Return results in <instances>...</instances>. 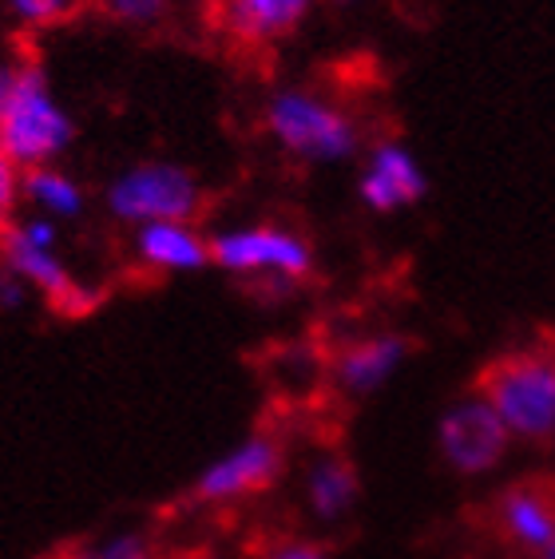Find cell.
<instances>
[{
  "mask_svg": "<svg viewBox=\"0 0 555 559\" xmlns=\"http://www.w3.org/2000/svg\"><path fill=\"white\" fill-rule=\"evenodd\" d=\"M75 140V123L52 96L48 72L36 60L16 68V87L4 116H0V147L9 151L12 159L28 167H44L56 155H64Z\"/></svg>",
  "mask_w": 555,
  "mask_h": 559,
  "instance_id": "1",
  "label": "cell"
},
{
  "mask_svg": "<svg viewBox=\"0 0 555 559\" xmlns=\"http://www.w3.org/2000/svg\"><path fill=\"white\" fill-rule=\"evenodd\" d=\"M481 393L500 413L520 441L555 437V357L552 354H508L481 373Z\"/></svg>",
  "mask_w": 555,
  "mask_h": 559,
  "instance_id": "2",
  "label": "cell"
},
{
  "mask_svg": "<svg viewBox=\"0 0 555 559\" xmlns=\"http://www.w3.org/2000/svg\"><path fill=\"white\" fill-rule=\"evenodd\" d=\"M267 131L286 151L310 163H345L350 155H357V143H362L357 123L345 111L302 87H286L270 96Z\"/></svg>",
  "mask_w": 555,
  "mask_h": 559,
  "instance_id": "3",
  "label": "cell"
},
{
  "mask_svg": "<svg viewBox=\"0 0 555 559\" xmlns=\"http://www.w3.org/2000/svg\"><path fill=\"white\" fill-rule=\"evenodd\" d=\"M104 203L107 215L128 226L187 223L194 218L203 194H199V179L179 163H135L111 179Z\"/></svg>",
  "mask_w": 555,
  "mask_h": 559,
  "instance_id": "4",
  "label": "cell"
},
{
  "mask_svg": "<svg viewBox=\"0 0 555 559\" xmlns=\"http://www.w3.org/2000/svg\"><path fill=\"white\" fill-rule=\"evenodd\" d=\"M512 444V432L492 409L484 393L452 401L437 420V449L452 473L460 476H484L504 461V452Z\"/></svg>",
  "mask_w": 555,
  "mask_h": 559,
  "instance_id": "5",
  "label": "cell"
},
{
  "mask_svg": "<svg viewBox=\"0 0 555 559\" xmlns=\"http://www.w3.org/2000/svg\"><path fill=\"white\" fill-rule=\"evenodd\" d=\"M211 262L226 274H278L282 282L310 278V242L282 226H243L211 238Z\"/></svg>",
  "mask_w": 555,
  "mask_h": 559,
  "instance_id": "6",
  "label": "cell"
},
{
  "mask_svg": "<svg viewBox=\"0 0 555 559\" xmlns=\"http://www.w3.org/2000/svg\"><path fill=\"white\" fill-rule=\"evenodd\" d=\"M282 464H286L282 444L258 432V437H246L243 444L206 464L194 480L191 496L203 504H226V500H238L246 492H262L282 476Z\"/></svg>",
  "mask_w": 555,
  "mask_h": 559,
  "instance_id": "7",
  "label": "cell"
},
{
  "mask_svg": "<svg viewBox=\"0 0 555 559\" xmlns=\"http://www.w3.org/2000/svg\"><path fill=\"white\" fill-rule=\"evenodd\" d=\"M425 194H428V175L405 143L381 140L369 151L365 171L357 179V199L374 215H397L405 206H416Z\"/></svg>",
  "mask_w": 555,
  "mask_h": 559,
  "instance_id": "8",
  "label": "cell"
},
{
  "mask_svg": "<svg viewBox=\"0 0 555 559\" xmlns=\"http://www.w3.org/2000/svg\"><path fill=\"white\" fill-rule=\"evenodd\" d=\"M409 354H413V342L405 334L362 337L333 357V381L350 397H374L377 389L393 381V373L405 366Z\"/></svg>",
  "mask_w": 555,
  "mask_h": 559,
  "instance_id": "9",
  "label": "cell"
},
{
  "mask_svg": "<svg viewBox=\"0 0 555 559\" xmlns=\"http://www.w3.org/2000/svg\"><path fill=\"white\" fill-rule=\"evenodd\" d=\"M314 0H219V24L243 44H274L298 33Z\"/></svg>",
  "mask_w": 555,
  "mask_h": 559,
  "instance_id": "10",
  "label": "cell"
},
{
  "mask_svg": "<svg viewBox=\"0 0 555 559\" xmlns=\"http://www.w3.org/2000/svg\"><path fill=\"white\" fill-rule=\"evenodd\" d=\"M139 259L167 274H191L211 266V238H203L191 223H147L135 235Z\"/></svg>",
  "mask_w": 555,
  "mask_h": 559,
  "instance_id": "11",
  "label": "cell"
},
{
  "mask_svg": "<svg viewBox=\"0 0 555 559\" xmlns=\"http://www.w3.org/2000/svg\"><path fill=\"white\" fill-rule=\"evenodd\" d=\"M0 259L9 270H16L33 290H40L44 298L68 301L75 294V278L68 274L64 262L56 259V250L33 247L16 223H0Z\"/></svg>",
  "mask_w": 555,
  "mask_h": 559,
  "instance_id": "12",
  "label": "cell"
},
{
  "mask_svg": "<svg viewBox=\"0 0 555 559\" xmlns=\"http://www.w3.org/2000/svg\"><path fill=\"white\" fill-rule=\"evenodd\" d=\"M504 532L528 551H544L555 539V500L544 488L516 485L500 496Z\"/></svg>",
  "mask_w": 555,
  "mask_h": 559,
  "instance_id": "13",
  "label": "cell"
},
{
  "mask_svg": "<svg viewBox=\"0 0 555 559\" xmlns=\"http://www.w3.org/2000/svg\"><path fill=\"white\" fill-rule=\"evenodd\" d=\"M357 492H362V480H357V468L345 456H321L306 476V508L321 524L350 516L353 504H357Z\"/></svg>",
  "mask_w": 555,
  "mask_h": 559,
  "instance_id": "14",
  "label": "cell"
},
{
  "mask_svg": "<svg viewBox=\"0 0 555 559\" xmlns=\"http://www.w3.org/2000/svg\"><path fill=\"white\" fill-rule=\"evenodd\" d=\"M24 199L36 203L48 218H80L87 206V194L84 187L75 183L72 175L52 167V163H44V167H28L24 171Z\"/></svg>",
  "mask_w": 555,
  "mask_h": 559,
  "instance_id": "15",
  "label": "cell"
},
{
  "mask_svg": "<svg viewBox=\"0 0 555 559\" xmlns=\"http://www.w3.org/2000/svg\"><path fill=\"white\" fill-rule=\"evenodd\" d=\"M68 559H155V548H151L147 536L123 532V536H107L99 544H84V548H75Z\"/></svg>",
  "mask_w": 555,
  "mask_h": 559,
  "instance_id": "16",
  "label": "cell"
},
{
  "mask_svg": "<svg viewBox=\"0 0 555 559\" xmlns=\"http://www.w3.org/2000/svg\"><path fill=\"white\" fill-rule=\"evenodd\" d=\"M104 16L116 24H131V28H151L172 12V0H99Z\"/></svg>",
  "mask_w": 555,
  "mask_h": 559,
  "instance_id": "17",
  "label": "cell"
},
{
  "mask_svg": "<svg viewBox=\"0 0 555 559\" xmlns=\"http://www.w3.org/2000/svg\"><path fill=\"white\" fill-rule=\"evenodd\" d=\"M4 4H9L12 16L21 24H28V28H48V24H56L72 9V0H4Z\"/></svg>",
  "mask_w": 555,
  "mask_h": 559,
  "instance_id": "18",
  "label": "cell"
},
{
  "mask_svg": "<svg viewBox=\"0 0 555 559\" xmlns=\"http://www.w3.org/2000/svg\"><path fill=\"white\" fill-rule=\"evenodd\" d=\"M21 187H24V167L0 147V223L12 218V211H16V203H21V194H24Z\"/></svg>",
  "mask_w": 555,
  "mask_h": 559,
  "instance_id": "19",
  "label": "cell"
},
{
  "mask_svg": "<svg viewBox=\"0 0 555 559\" xmlns=\"http://www.w3.org/2000/svg\"><path fill=\"white\" fill-rule=\"evenodd\" d=\"M28 290H33V286H28L16 270H9V266L0 270V310H4V313L21 310L24 301H28Z\"/></svg>",
  "mask_w": 555,
  "mask_h": 559,
  "instance_id": "20",
  "label": "cell"
},
{
  "mask_svg": "<svg viewBox=\"0 0 555 559\" xmlns=\"http://www.w3.org/2000/svg\"><path fill=\"white\" fill-rule=\"evenodd\" d=\"M16 226H21V235L40 250H56V242H60V226H56V218H48V215L24 218V223H16Z\"/></svg>",
  "mask_w": 555,
  "mask_h": 559,
  "instance_id": "21",
  "label": "cell"
},
{
  "mask_svg": "<svg viewBox=\"0 0 555 559\" xmlns=\"http://www.w3.org/2000/svg\"><path fill=\"white\" fill-rule=\"evenodd\" d=\"M270 559H330L318 544H286L282 551H274Z\"/></svg>",
  "mask_w": 555,
  "mask_h": 559,
  "instance_id": "22",
  "label": "cell"
},
{
  "mask_svg": "<svg viewBox=\"0 0 555 559\" xmlns=\"http://www.w3.org/2000/svg\"><path fill=\"white\" fill-rule=\"evenodd\" d=\"M16 68L21 64H0V116H4V108H9L12 87H16Z\"/></svg>",
  "mask_w": 555,
  "mask_h": 559,
  "instance_id": "23",
  "label": "cell"
},
{
  "mask_svg": "<svg viewBox=\"0 0 555 559\" xmlns=\"http://www.w3.org/2000/svg\"><path fill=\"white\" fill-rule=\"evenodd\" d=\"M540 559H555V539H552V544H547L544 551H540Z\"/></svg>",
  "mask_w": 555,
  "mask_h": 559,
  "instance_id": "24",
  "label": "cell"
},
{
  "mask_svg": "<svg viewBox=\"0 0 555 559\" xmlns=\"http://www.w3.org/2000/svg\"><path fill=\"white\" fill-rule=\"evenodd\" d=\"M338 4H353V0H338Z\"/></svg>",
  "mask_w": 555,
  "mask_h": 559,
  "instance_id": "25",
  "label": "cell"
},
{
  "mask_svg": "<svg viewBox=\"0 0 555 559\" xmlns=\"http://www.w3.org/2000/svg\"><path fill=\"white\" fill-rule=\"evenodd\" d=\"M214 4H219V0H214Z\"/></svg>",
  "mask_w": 555,
  "mask_h": 559,
  "instance_id": "26",
  "label": "cell"
}]
</instances>
